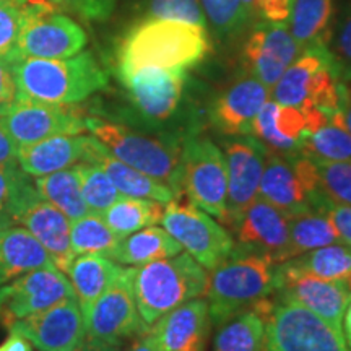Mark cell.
Listing matches in <instances>:
<instances>
[{"mask_svg":"<svg viewBox=\"0 0 351 351\" xmlns=\"http://www.w3.org/2000/svg\"><path fill=\"white\" fill-rule=\"evenodd\" d=\"M208 52L210 39L204 26L143 19L122 39L117 51V77L143 67L189 70Z\"/></svg>","mask_w":351,"mask_h":351,"instance_id":"cell-1","label":"cell"},{"mask_svg":"<svg viewBox=\"0 0 351 351\" xmlns=\"http://www.w3.org/2000/svg\"><path fill=\"white\" fill-rule=\"evenodd\" d=\"M10 59V57H8ZM19 96L51 104H77L104 90L109 77L88 51L67 59H10Z\"/></svg>","mask_w":351,"mask_h":351,"instance_id":"cell-2","label":"cell"},{"mask_svg":"<svg viewBox=\"0 0 351 351\" xmlns=\"http://www.w3.org/2000/svg\"><path fill=\"white\" fill-rule=\"evenodd\" d=\"M276 265L270 257L234 245L231 256L208 278L207 302L215 327L249 309H257L276 291Z\"/></svg>","mask_w":351,"mask_h":351,"instance_id":"cell-3","label":"cell"},{"mask_svg":"<svg viewBox=\"0 0 351 351\" xmlns=\"http://www.w3.org/2000/svg\"><path fill=\"white\" fill-rule=\"evenodd\" d=\"M130 287L145 326L207 293V270L187 252L142 267H130Z\"/></svg>","mask_w":351,"mask_h":351,"instance_id":"cell-4","label":"cell"},{"mask_svg":"<svg viewBox=\"0 0 351 351\" xmlns=\"http://www.w3.org/2000/svg\"><path fill=\"white\" fill-rule=\"evenodd\" d=\"M85 125L112 156L158 179L174 192V197H181L182 143L176 135L145 134L95 116L85 117Z\"/></svg>","mask_w":351,"mask_h":351,"instance_id":"cell-5","label":"cell"},{"mask_svg":"<svg viewBox=\"0 0 351 351\" xmlns=\"http://www.w3.org/2000/svg\"><path fill=\"white\" fill-rule=\"evenodd\" d=\"M343 82L337 75L326 43L306 47L271 88V99L283 106L317 108L327 116L340 112Z\"/></svg>","mask_w":351,"mask_h":351,"instance_id":"cell-6","label":"cell"},{"mask_svg":"<svg viewBox=\"0 0 351 351\" xmlns=\"http://www.w3.org/2000/svg\"><path fill=\"white\" fill-rule=\"evenodd\" d=\"M258 197L285 215L317 210L326 200L319 192L315 161L304 153L280 155L269 152L263 168Z\"/></svg>","mask_w":351,"mask_h":351,"instance_id":"cell-7","label":"cell"},{"mask_svg":"<svg viewBox=\"0 0 351 351\" xmlns=\"http://www.w3.org/2000/svg\"><path fill=\"white\" fill-rule=\"evenodd\" d=\"M88 36L85 29L67 15L57 12L49 0L25 5L23 26L10 59H67L85 49Z\"/></svg>","mask_w":351,"mask_h":351,"instance_id":"cell-8","label":"cell"},{"mask_svg":"<svg viewBox=\"0 0 351 351\" xmlns=\"http://www.w3.org/2000/svg\"><path fill=\"white\" fill-rule=\"evenodd\" d=\"M181 191L191 204L225 221L228 169L225 153L207 137L189 135L181 152Z\"/></svg>","mask_w":351,"mask_h":351,"instance_id":"cell-9","label":"cell"},{"mask_svg":"<svg viewBox=\"0 0 351 351\" xmlns=\"http://www.w3.org/2000/svg\"><path fill=\"white\" fill-rule=\"evenodd\" d=\"M262 351H350L343 332L295 302L278 301L265 322Z\"/></svg>","mask_w":351,"mask_h":351,"instance_id":"cell-10","label":"cell"},{"mask_svg":"<svg viewBox=\"0 0 351 351\" xmlns=\"http://www.w3.org/2000/svg\"><path fill=\"white\" fill-rule=\"evenodd\" d=\"M32 176L23 173L16 184L8 205V217L13 223H20L36 238L49 254L52 262L64 274L77 256L70 245V225L72 221L44 200L32 181Z\"/></svg>","mask_w":351,"mask_h":351,"instance_id":"cell-11","label":"cell"},{"mask_svg":"<svg viewBox=\"0 0 351 351\" xmlns=\"http://www.w3.org/2000/svg\"><path fill=\"white\" fill-rule=\"evenodd\" d=\"M176 197L166 204L161 225L205 270L212 271L234 251V241L219 223L191 202Z\"/></svg>","mask_w":351,"mask_h":351,"instance_id":"cell-12","label":"cell"},{"mask_svg":"<svg viewBox=\"0 0 351 351\" xmlns=\"http://www.w3.org/2000/svg\"><path fill=\"white\" fill-rule=\"evenodd\" d=\"M72 298H77L72 283L57 267L28 271L0 287V326L8 330L16 320Z\"/></svg>","mask_w":351,"mask_h":351,"instance_id":"cell-13","label":"cell"},{"mask_svg":"<svg viewBox=\"0 0 351 351\" xmlns=\"http://www.w3.org/2000/svg\"><path fill=\"white\" fill-rule=\"evenodd\" d=\"M187 70L143 67L119 75L130 104L150 124L173 119L182 106Z\"/></svg>","mask_w":351,"mask_h":351,"instance_id":"cell-14","label":"cell"},{"mask_svg":"<svg viewBox=\"0 0 351 351\" xmlns=\"http://www.w3.org/2000/svg\"><path fill=\"white\" fill-rule=\"evenodd\" d=\"M267 155L269 150L254 135L230 137L225 142L228 195L226 217L223 223L232 230L258 197Z\"/></svg>","mask_w":351,"mask_h":351,"instance_id":"cell-15","label":"cell"},{"mask_svg":"<svg viewBox=\"0 0 351 351\" xmlns=\"http://www.w3.org/2000/svg\"><path fill=\"white\" fill-rule=\"evenodd\" d=\"M86 337L121 343L148 328L140 317L130 287V267L122 269L119 278L101 295L83 315Z\"/></svg>","mask_w":351,"mask_h":351,"instance_id":"cell-16","label":"cell"},{"mask_svg":"<svg viewBox=\"0 0 351 351\" xmlns=\"http://www.w3.org/2000/svg\"><path fill=\"white\" fill-rule=\"evenodd\" d=\"M2 121L19 147L56 135H78L86 130L85 116L73 104L43 103L25 96L16 98Z\"/></svg>","mask_w":351,"mask_h":351,"instance_id":"cell-17","label":"cell"},{"mask_svg":"<svg viewBox=\"0 0 351 351\" xmlns=\"http://www.w3.org/2000/svg\"><path fill=\"white\" fill-rule=\"evenodd\" d=\"M278 301L304 306L333 328L343 332V319L351 302V285L315 276L293 274L276 265V291Z\"/></svg>","mask_w":351,"mask_h":351,"instance_id":"cell-18","label":"cell"},{"mask_svg":"<svg viewBox=\"0 0 351 351\" xmlns=\"http://www.w3.org/2000/svg\"><path fill=\"white\" fill-rule=\"evenodd\" d=\"M301 54L287 23L261 21L245 39L243 62L249 75L271 91L289 65Z\"/></svg>","mask_w":351,"mask_h":351,"instance_id":"cell-19","label":"cell"},{"mask_svg":"<svg viewBox=\"0 0 351 351\" xmlns=\"http://www.w3.org/2000/svg\"><path fill=\"white\" fill-rule=\"evenodd\" d=\"M8 332L23 335L39 351H70L86 337L85 319L77 298L16 320Z\"/></svg>","mask_w":351,"mask_h":351,"instance_id":"cell-20","label":"cell"},{"mask_svg":"<svg viewBox=\"0 0 351 351\" xmlns=\"http://www.w3.org/2000/svg\"><path fill=\"white\" fill-rule=\"evenodd\" d=\"M270 99V90L252 75L230 83L210 104V122L226 137L252 135V124L263 104Z\"/></svg>","mask_w":351,"mask_h":351,"instance_id":"cell-21","label":"cell"},{"mask_svg":"<svg viewBox=\"0 0 351 351\" xmlns=\"http://www.w3.org/2000/svg\"><path fill=\"white\" fill-rule=\"evenodd\" d=\"M241 247L270 257L276 263L289 258V218L257 197L234 228Z\"/></svg>","mask_w":351,"mask_h":351,"instance_id":"cell-22","label":"cell"},{"mask_svg":"<svg viewBox=\"0 0 351 351\" xmlns=\"http://www.w3.org/2000/svg\"><path fill=\"white\" fill-rule=\"evenodd\" d=\"M207 300L187 301L148 328L155 351H205L210 333Z\"/></svg>","mask_w":351,"mask_h":351,"instance_id":"cell-23","label":"cell"},{"mask_svg":"<svg viewBox=\"0 0 351 351\" xmlns=\"http://www.w3.org/2000/svg\"><path fill=\"white\" fill-rule=\"evenodd\" d=\"M252 135L269 152L295 155L309 135L307 117L302 109L283 106L274 99L263 104L252 124Z\"/></svg>","mask_w":351,"mask_h":351,"instance_id":"cell-24","label":"cell"},{"mask_svg":"<svg viewBox=\"0 0 351 351\" xmlns=\"http://www.w3.org/2000/svg\"><path fill=\"white\" fill-rule=\"evenodd\" d=\"M91 135H56L19 147V166L32 178L72 168L86 160Z\"/></svg>","mask_w":351,"mask_h":351,"instance_id":"cell-25","label":"cell"},{"mask_svg":"<svg viewBox=\"0 0 351 351\" xmlns=\"http://www.w3.org/2000/svg\"><path fill=\"white\" fill-rule=\"evenodd\" d=\"M85 163L98 165L109 176V179H111L117 191L121 192V195L155 200L163 205L176 199L174 192L168 186H165L163 182L152 178V176L142 173V171L125 165L124 161L117 160L93 135H91L90 143H88Z\"/></svg>","mask_w":351,"mask_h":351,"instance_id":"cell-26","label":"cell"},{"mask_svg":"<svg viewBox=\"0 0 351 351\" xmlns=\"http://www.w3.org/2000/svg\"><path fill=\"white\" fill-rule=\"evenodd\" d=\"M56 267L43 244L23 226L0 230V287L16 276L38 269Z\"/></svg>","mask_w":351,"mask_h":351,"instance_id":"cell-27","label":"cell"},{"mask_svg":"<svg viewBox=\"0 0 351 351\" xmlns=\"http://www.w3.org/2000/svg\"><path fill=\"white\" fill-rule=\"evenodd\" d=\"M121 271L122 267L106 256L85 254V256H77L73 258L65 275L69 276L70 283H72L83 315L95 304V301L119 278Z\"/></svg>","mask_w":351,"mask_h":351,"instance_id":"cell-28","label":"cell"},{"mask_svg":"<svg viewBox=\"0 0 351 351\" xmlns=\"http://www.w3.org/2000/svg\"><path fill=\"white\" fill-rule=\"evenodd\" d=\"M181 244L165 228L148 226L125 236L114 249L111 258L129 267H142L181 254Z\"/></svg>","mask_w":351,"mask_h":351,"instance_id":"cell-29","label":"cell"},{"mask_svg":"<svg viewBox=\"0 0 351 351\" xmlns=\"http://www.w3.org/2000/svg\"><path fill=\"white\" fill-rule=\"evenodd\" d=\"M280 265L293 274L351 285V245L345 243L324 245L315 251L285 261Z\"/></svg>","mask_w":351,"mask_h":351,"instance_id":"cell-30","label":"cell"},{"mask_svg":"<svg viewBox=\"0 0 351 351\" xmlns=\"http://www.w3.org/2000/svg\"><path fill=\"white\" fill-rule=\"evenodd\" d=\"M269 309H249L217 327L213 351H262Z\"/></svg>","mask_w":351,"mask_h":351,"instance_id":"cell-31","label":"cell"},{"mask_svg":"<svg viewBox=\"0 0 351 351\" xmlns=\"http://www.w3.org/2000/svg\"><path fill=\"white\" fill-rule=\"evenodd\" d=\"M34 186L44 200L60 210L70 221L90 215L82 194L80 176L75 166L57 173L34 178Z\"/></svg>","mask_w":351,"mask_h":351,"instance_id":"cell-32","label":"cell"},{"mask_svg":"<svg viewBox=\"0 0 351 351\" xmlns=\"http://www.w3.org/2000/svg\"><path fill=\"white\" fill-rule=\"evenodd\" d=\"M333 16V0H293L289 13V33L300 49L326 43Z\"/></svg>","mask_w":351,"mask_h":351,"instance_id":"cell-33","label":"cell"},{"mask_svg":"<svg viewBox=\"0 0 351 351\" xmlns=\"http://www.w3.org/2000/svg\"><path fill=\"white\" fill-rule=\"evenodd\" d=\"M337 243H341L339 232L324 212L309 210L289 217V258Z\"/></svg>","mask_w":351,"mask_h":351,"instance_id":"cell-34","label":"cell"},{"mask_svg":"<svg viewBox=\"0 0 351 351\" xmlns=\"http://www.w3.org/2000/svg\"><path fill=\"white\" fill-rule=\"evenodd\" d=\"M163 210V204L160 202L121 195V199L106 210L103 219L119 238H125L132 232L160 223Z\"/></svg>","mask_w":351,"mask_h":351,"instance_id":"cell-35","label":"cell"},{"mask_svg":"<svg viewBox=\"0 0 351 351\" xmlns=\"http://www.w3.org/2000/svg\"><path fill=\"white\" fill-rule=\"evenodd\" d=\"M301 153L320 161H351V134L337 112L302 140Z\"/></svg>","mask_w":351,"mask_h":351,"instance_id":"cell-36","label":"cell"},{"mask_svg":"<svg viewBox=\"0 0 351 351\" xmlns=\"http://www.w3.org/2000/svg\"><path fill=\"white\" fill-rule=\"evenodd\" d=\"M121 239L122 238L106 225L103 217L93 213L73 219L70 225V245L75 256L98 254V256L111 258Z\"/></svg>","mask_w":351,"mask_h":351,"instance_id":"cell-37","label":"cell"},{"mask_svg":"<svg viewBox=\"0 0 351 351\" xmlns=\"http://www.w3.org/2000/svg\"><path fill=\"white\" fill-rule=\"evenodd\" d=\"M77 173L80 176L82 194L90 213L103 217L106 210L111 207L116 200L121 199V192L114 186L109 176L93 163L75 165Z\"/></svg>","mask_w":351,"mask_h":351,"instance_id":"cell-38","label":"cell"},{"mask_svg":"<svg viewBox=\"0 0 351 351\" xmlns=\"http://www.w3.org/2000/svg\"><path fill=\"white\" fill-rule=\"evenodd\" d=\"M207 23L221 38L239 33L249 23L241 0H200Z\"/></svg>","mask_w":351,"mask_h":351,"instance_id":"cell-39","label":"cell"},{"mask_svg":"<svg viewBox=\"0 0 351 351\" xmlns=\"http://www.w3.org/2000/svg\"><path fill=\"white\" fill-rule=\"evenodd\" d=\"M145 19L176 20L207 28L199 0H145Z\"/></svg>","mask_w":351,"mask_h":351,"instance_id":"cell-40","label":"cell"},{"mask_svg":"<svg viewBox=\"0 0 351 351\" xmlns=\"http://www.w3.org/2000/svg\"><path fill=\"white\" fill-rule=\"evenodd\" d=\"M330 52L340 82H351V5L346 8L332 34Z\"/></svg>","mask_w":351,"mask_h":351,"instance_id":"cell-41","label":"cell"},{"mask_svg":"<svg viewBox=\"0 0 351 351\" xmlns=\"http://www.w3.org/2000/svg\"><path fill=\"white\" fill-rule=\"evenodd\" d=\"M25 19V5L0 3V57H8L15 49Z\"/></svg>","mask_w":351,"mask_h":351,"instance_id":"cell-42","label":"cell"},{"mask_svg":"<svg viewBox=\"0 0 351 351\" xmlns=\"http://www.w3.org/2000/svg\"><path fill=\"white\" fill-rule=\"evenodd\" d=\"M117 0H60L59 7L73 10L88 21H104L111 16Z\"/></svg>","mask_w":351,"mask_h":351,"instance_id":"cell-43","label":"cell"},{"mask_svg":"<svg viewBox=\"0 0 351 351\" xmlns=\"http://www.w3.org/2000/svg\"><path fill=\"white\" fill-rule=\"evenodd\" d=\"M19 98L15 72L8 57H0V117L5 116Z\"/></svg>","mask_w":351,"mask_h":351,"instance_id":"cell-44","label":"cell"},{"mask_svg":"<svg viewBox=\"0 0 351 351\" xmlns=\"http://www.w3.org/2000/svg\"><path fill=\"white\" fill-rule=\"evenodd\" d=\"M327 215V218L330 219V223L335 228V231L339 232L341 243L351 245V207L350 205H339L332 204L330 200H327L326 207L322 210Z\"/></svg>","mask_w":351,"mask_h":351,"instance_id":"cell-45","label":"cell"},{"mask_svg":"<svg viewBox=\"0 0 351 351\" xmlns=\"http://www.w3.org/2000/svg\"><path fill=\"white\" fill-rule=\"evenodd\" d=\"M23 173L19 165L0 168V217H8V205Z\"/></svg>","mask_w":351,"mask_h":351,"instance_id":"cell-46","label":"cell"},{"mask_svg":"<svg viewBox=\"0 0 351 351\" xmlns=\"http://www.w3.org/2000/svg\"><path fill=\"white\" fill-rule=\"evenodd\" d=\"M293 0H258L257 19L271 23H287Z\"/></svg>","mask_w":351,"mask_h":351,"instance_id":"cell-47","label":"cell"},{"mask_svg":"<svg viewBox=\"0 0 351 351\" xmlns=\"http://www.w3.org/2000/svg\"><path fill=\"white\" fill-rule=\"evenodd\" d=\"M16 156H19V145L12 138V135L8 134L5 124H3L2 117H0V168L19 165Z\"/></svg>","mask_w":351,"mask_h":351,"instance_id":"cell-48","label":"cell"},{"mask_svg":"<svg viewBox=\"0 0 351 351\" xmlns=\"http://www.w3.org/2000/svg\"><path fill=\"white\" fill-rule=\"evenodd\" d=\"M70 351H122L121 343H109V341L96 340L91 337H85L75 348Z\"/></svg>","mask_w":351,"mask_h":351,"instance_id":"cell-49","label":"cell"},{"mask_svg":"<svg viewBox=\"0 0 351 351\" xmlns=\"http://www.w3.org/2000/svg\"><path fill=\"white\" fill-rule=\"evenodd\" d=\"M0 351H33V345L23 335L10 332V335L0 343Z\"/></svg>","mask_w":351,"mask_h":351,"instance_id":"cell-50","label":"cell"},{"mask_svg":"<svg viewBox=\"0 0 351 351\" xmlns=\"http://www.w3.org/2000/svg\"><path fill=\"white\" fill-rule=\"evenodd\" d=\"M340 114L343 124L351 134V82L343 83L341 90V103H340Z\"/></svg>","mask_w":351,"mask_h":351,"instance_id":"cell-51","label":"cell"},{"mask_svg":"<svg viewBox=\"0 0 351 351\" xmlns=\"http://www.w3.org/2000/svg\"><path fill=\"white\" fill-rule=\"evenodd\" d=\"M127 351H155L148 330L140 333L137 337H134V340H132V343Z\"/></svg>","mask_w":351,"mask_h":351,"instance_id":"cell-52","label":"cell"},{"mask_svg":"<svg viewBox=\"0 0 351 351\" xmlns=\"http://www.w3.org/2000/svg\"><path fill=\"white\" fill-rule=\"evenodd\" d=\"M257 3L258 0H241V5H243V10L245 13L247 21L257 19Z\"/></svg>","mask_w":351,"mask_h":351,"instance_id":"cell-53","label":"cell"},{"mask_svg":"<svg viewBox=\"0 0 351 351\" xmlns=\"http://www.w3.org/2000/svg\"><path fill=\"white\" fill-rule=\"evenodd\" d=\"M343 335H345L346 345H348L351 350V302H350L348 309H346V314L343 319Z\"/></svg>","mask_w":351,"mask_h":351,"instance_id":"cell-54","label":"cell"},{"mask_svg":"<svg viewBox=\"0 0 351 351\" xmlns=\"http://www.w3.org/2000/svg\"><path fill=\"white\" fill-rule=\"evenodd\" d=\"M39 2V0H0V3H12V5H28V3H34Z\"/></svg>","mask_w":351,"mask_h":351,"instance_id":"cell-55","label":"cell"},{"mask_svg":"<svg viewBox=\"0 0 351 351\" xmlns=\"http://www.w3.org/2000/svg\"><path fill=\"white\" fill-rule=\"evenodd\" d=\"M8 225H13L12 218L10 217H0V230H2V228L8 226Z\"/></svg>","mask_w":351,"mask_h":351,"instance_id":"cell-56","label":"cell"},{"mask_svg":"<svg viewBox=\"0 0 351 351\" xmlns=\"http://www.w3.org/2000/svg\"><path fill=\"white\" fill-rule=\"evenodd\" d=\"M49 2H51V3H54V5H56V7H59L60 0H49Z\"/></svg>","mask_w":351,"mask_h":351,"instance_id":"cell-57","label":"cell"}]
</instances>
